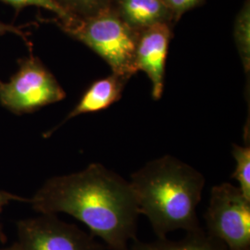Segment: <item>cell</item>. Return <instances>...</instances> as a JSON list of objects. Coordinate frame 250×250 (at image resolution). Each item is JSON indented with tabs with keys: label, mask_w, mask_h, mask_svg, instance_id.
I'll use <instances>...</instances> for the list:
<instances>
[{
	"label": "cell",
	"mask_w": 250,
	"mask_h": 250,
	"mask_svg": "<svg viewBox=\"0 0 250 250\" xmlns=\"http://www.w3.org/2000/svg\"><path fill=\"white\" fill-rule=\"evenodd\" d=\"M129 80L111 73L96 81L82 96L80 101L65 118L62 124L74 117L105 109L122 98L125 84Z\"/></svg>",
	"instance_id": "obj_9"
},
{
	"label": "cell",
	"mask_w": 250,
	"mask_h": 250,
	"mask_svg": "<svg viewBox=\"0 0 250 250\" xmlns=\"http://www.w3.org/2000/svg\"><path fill=\"white\" fill-rule=\"evenodd\" d=\"M163 2L170 9L176 22L186 12L203 4L204 0H163Z\"/></svg>",
	"instance_id": "obj_15"
},
{
	"label": "cell",
	"mask_w": 250,
	"mask_h": 250,
	"mask_svg": "<svg viewBox=\"0 0 250 250\" xmlns=\"http://www.w3.org/2000/svg\"><path fill=\"white\" fill-rule=\"evenodd\" d=\"M21 250V248H20V246L18 245V243L16 242L15 244H13L12 246H10L9 248H6V249H2V250Z\"/></svg>",
	"instance_id": "obj_18"
},
{
	"label": "cell",
	"mask_w": 250,
	"mask_h": 250,
	"mask_svg": "<svg viewBox=\"0 0 250 250\" xmlns=\"http://www.w3.org/2000/svg\"><path fill=\"white\" fill-rule=\"evenodd\" d=\"M233 38L246 73L250 71V1L246 0L233 23Z\"/></svg>",
	"instance_id": "obj_11"
},
{
	"label": "cell",
	"mask_w": 250,
	"mask_h": 250,
	"mask_svg": "<svg viewBox=\"0 0 250 250\" xmlns=\"http://www.w3.org/2000/svg\"><path fill=\"white\" fill-rule=\"evenodd\" d=\"M129 250H228L224 243L200 229L197 232H188L181 240L172 241L167 237L158 238L156 241H139L135 239Z\"/></svg>",
	"instance_id": "obj_10"
},
{
	"label": "cell",
	"mask_w": 250,
	"mask_h": 250,
	"mask_svg": "<svg viewBox=\"0 0 250 250\" xmlns=\"http://www.w3.org/2000/svg\"><path fill=\"white\" fill-rule=\"evenodd\" d=\"M18 201V202H28L29 198H24V197H19L17 195L11 194L7 191L0 190V213L5 206L9 205V203ZM0 239L5 240V235L4 232L2 231V226L0 224Z\"/></svg>",
	"instance_id": "obj_16"
},
{
	"label": "cell",
	"mask_w": 250,
	"mask_h": 250,
	"mask_svg": "<svg viewBox=\"0 0 250 250\" xmlns=\"http://www.w3.org/2000/svg\"><path fill=\"white\" fill-rule=\"evenodd\" d=\"M28 203L40 214L71 215L109 250H129L137 239L140 212L134 189L99 163L48 179Z\"/></svg>",
	"instance_id": "obj_1"
},
{
	"label": "cell",
	"mask_w": 250,
	"mask_h": 250,
	"mask_svg": "<svg viewBox=\"0 0 250 250\" xmlns=\"http://www.w3.org/2000/svg\"><path fill=\"white\" fill-rule=\"evenodd\" d=\"M21 250H106L93 234L61 221L56 214H41L17 224Z\"/></svg>",
	"instance_id": "obj_6"
},
{
	"label": "cell",
	"mask_w": 250,
	"mask_h": 250,
	"mask_svg": "<svg viewBox=\"0 0 250 250\" xmlns=\"http://www.w3.org/2000/svg\"><path fill=\"white\" fill-rule=\"evenodd\" d=\"M22 28H23V26H15L13 24H9V23H5V22L0 21V36H4V35H7V34H12V35L20 36L21 38H22L24 40V42L26 43L27 45L30 46L31 43L27 38L28 34L22 30Z\"/></svg>",
	"instance_id": "obj_17"
},
{
	"label": "cell",
	"mask_w": 250,
	"mask_h": 250,
	"mask_svg": "<svg viewBox=\"0 0 250 250\" xmlns=\"http://www.w3.org/2000/svg\"><path fill=\"white\" fill-rule=\"evenodd\" d=\"M18 64V71L8 83L0 81L2 107L22 115L66 98L62 86L37 57L30 54Z\"/></svg>",
	"instance_id": "obj_4"
},
{
	"label": "cell",
	"mask_w": 250,
	"mask_h": 250,
	"mask_svg": "<svg viewBox=\"0 0 250 250\" xmlns=\"http://www.w3.org/2000/svg\"><path fill=\"white\" fill-rule=\"evenodd\" d=\"M116 0H54L74 20H85L113 8Z\"/></svg>",
	"instance_id": "obj_12"
},
{
	"label": "cell",
	"mask_w": 250,
	"mask_h": 250,
	"mask_svg": "<svg viewBox=\"0 0 250 250\" xmlns=\"http://www.w3.org/2000/svg\"><path fill=\"white\" fill-rule=\"evenodd\" d=\"M204 217L206 232L228 250H250V200L238 187L223 183L211 188Z\"/></svg>",
	"instance_id": "obj_5"
},
{
	"label": "cell",
	"mask_w": 250,
	"mask_h": 250,
	"mask_svg": "<svg viewBox=\"0 0 250 250\" xmlns=\"http://www.w3.org/2000/svg\"><path fill=\"white\" fill-rule=\"evenodd\" d=\"M140 214L147 218L158 238L177 230L200 229L197 209L205 178L201 172L170 155L148 161L131 175Z\"/></svg>",
	"instance_id": "obj_2"
},
{
	"label": "cell",
	"mask_w": 250,
	"mask_h": 250,
	"mask_svg": "<svg viewBox=\"0 0 250 250\" xmlns=\"http://www.w3.org/2000/svg\"><path fill=\"white\" fill-rule=\"evenodd\" d=\"M113 8L137 32L159 23L173 25L175 22L163 0H116Z\"/></svg>",
	"instance_id": "obj_8"
},
{
	"label": "cell",
	"mask_w": 250,
	"mask_h": 250,
	"mask_svg": "<svg viewBox=\"0 0 250 250\" xmlns=\"http://www.w3.org/2000/svg\"><path fill=\"white\" fill-rule=\"evenodd\" d=\"M1 2L8 4L12 8L20 11L26 7H37L41 9H47L57 15L59 20L58 25L60 27L68 26L77 20L70 17L62 8H60L54 0H0Z\"/></svg>",
	"instance_id": "obj_14"
},
{
	"label": "cell",
	"mask_w": 250,
	"mask_h": 250,
	"mask_svg": "<svg viewBox=\"0 0 250 250\" xmlns=\"http://www.w3.org/2000/svg\"><path fill=\"white\" fill-rule=\"evenodd\" d=\"M172 36V24L169 23H159L138 34L135 67L137 72L141 71L147 75L151 82L152 97L156 100L163 94L166 60Z\"/></svg>",
	"instance_id": "obj_7"
},
{
	"label": "cell",
	"mask_w": 250,
	"mask_h": 250,
	"mask_svg": "<svg viewBox=\"0 0 250 250\" xmlns=\"http://www.w3.org/2000/svg\"><path fill=\"white\" fill-rule=\"evenodd\" d=\"M232 155L235 161V169L231 178L238 183L244 196L250 200V145H232Z\"/></svg>",
	"instance_id": "obj_13"
},
{
	"label": "cell",
	"mask_w": 250,
	"mask_h": 250,
	"mask_svg": "<svg viewBox=\"0 0 250 250\" xmlns=\"http://www.w3.org/2000/svg\"><path fill=\"white\" fill-rule=\"evenodd\" d=\"M61 29L100 56L112 73L130 80L137 72L135 49L139 32L129 26L114 8Z\"/></svg>",
	"instance_id": "obj_3"
}]
</instances>
